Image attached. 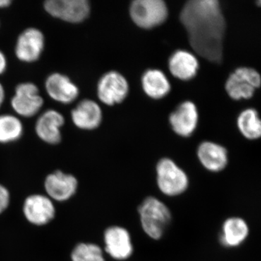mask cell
I'll return each instance as SVG.
<instances>
[{
  "instance_id": "obj_26",
  "label": "cell",
  "mask_w": 261,
  "mask_h": 261,
  "mask_svg": "<svg viewBox=\"0 0 261 261\" xmlns=\"http://www.w3.org/2000/svg\"><path fill=\"white\" fill-rule=\"evenodd\" d=\"M5 99V89L3 88V85L0 84V107L4 102Z\"/></svg>"
},
{
  "instance_id": "obj_22",
  "label": "cell",
  "mask_w": 261,
  "mask_h": 261,
  "mask_svg": "<svg viewBox=\"0 0 261 261\" xmlns=\"http://www.w3.org/2000/svg\"><path fill=\"white\" fill-rule=\"evenodd\" d=\"M23 126L17 117L0 116V143H9L19 140L23 135Z\"/></svg>"
},
{
  "instance_id": "obj_11",
  "label": "cell",
  "mask_w": 261,
  "mask_h": 261,
  "mask_svg": "<svg viewBox=\"0 0 261 261\" xmlns=\"http://www.w3.org/2000/svg\"><path fill=\"white\" fill-rule=\"evenodd\" d=\"M106 252L115 260H125L132 256L134 247L129 232L121 226H111L104 233Z\"/></svg>"
},
{
  "instance_id": "obj_4",
  "label": "cell",
  "mask_w": 261,
  "mask_h": 261,
  "mask_svg": "<svg viewBox=\"0 0 261 261\" xmlns=\"http://www.w3.org/2000/svg\"><path fill=\"white\" fill-rule=\"evenodd\" d=\"M168 8L162 0H137L130 6V15L136 25L142 29L158 27L168 18Z\"/></svg>"
},
{
  "instance_id": "obj_8",
  "label": "cell",
  "mask_w": 261,
  "mask_h": 261,
  "mask_svg": "<svg viewBox=\"0 0 261 261\" xmlns=\"http://www.w3.org/2000/svg\"><path fill=\"white\" fill-rule=\"evenodd\" d=\"M43 104L44 100L39 94V89L31 82L18 84L11 99L12 108L15 112L27 118L35 116Z\"/></svg>"
},
{
  "instance_id": "obj_14",
  "label": "cell",
  "mask_w": 261,
  "mask_h": 261,
  "mask_svg": "<svg viewBox=\"0 0 261 261\" xmlns=\"http://www.w3.org/2000/svg\"><path fill=\"white\" fill-rule=\"evenodd\" d=\"M173 130L181 137L192 135L198 123V112L193 102L187 101L181 103L169 118Z\"/></svg>"
},
{
  "instance_id": "obj_3",
  "label": "cell",
  "mask_w": 261,
  "mask_h": 261,
  "mask_svg": "<svg viewBox=\"0 0 261 261\" xmlns=\"http://www.w3.org/2000/svg\"><path fill=\"white\" fill-rule=\"evenodd\" d=\"M156 171L158 186L164 195L173 197L186 191L189 185L187 175L172 160L161 159Z\"/></svg>"
},
{
  "instance_id": "obj_17",
  "label": "cell",
  "mask_w": 261,
  "mask_h": 261,
  "mask_svg": "<svg viewBox=\"0 0 261 261\" xmlns=\"http://www.w3.org/2000/svg\"><path fill=\"white\" fill-rule=\"evenodd\" d=\"M197 155L202 166L212 172H219L227 166V150L214 142H202L197 149Z\"/></svg>"
},
{
  "instance_id": "obj_13",
  "label": "cell",
  "mask_w": 261,
  "mask_h": 261,
  "mask_svg": "<svg viewBox=\"0 0 261 261\" xmlns=\"http://www.w3.org/2000/svg\"><path fill=\"white\" fill-rule=\"evenodd\" d=\"M65 123L64 117L55 110H48L38 118L35 130L46 143L56 145L61 140V128Z\"/></svg>"
},
{
  "instance_id": "obj_18",
  "label": "cell",
  "mask_w": 261,
  "mask_h": 261,
  "mask_svg": "<svg viewBox=\"0 0 261 261\" xmlns=\"http://www.w3.org/2000/svg\"><path fill=\"white\" fill-rule=\"evenodd\" d=\"M170 71L178 80H192L197 74L199 63L196 57L185 50L175 51L168 62Z\"/></svg>"
},
{
  "instance_id": "obj_20",
  "label": "cell",
  "mask_w": 261,
  "mask_h": 261,
  "mask_svg": "<svg viewBox=\"0 0 261 261\" xmlns=\"http://www.w3.org/2000/svg\"><path fill=\"white\" fill-rule=\"evenodd\" d=\"M142 88L147 95L161 99L169 93L171 85L167 77L160 70H148L142 79Z\"/></svg>"
},
{
  "instance_id": "obj_12",
  "label": "cell",
  "mask_w": 261,
  "mask_h": 261,
  "mask_svg": "<svg viewBox=\"0 0 261 261\" xmlns=\"http://www.w3.org/2000/svg\"><path fill=\"white\" fill-rule=\"evenodd\" d=\"M78 181L73 175L57 171L48 175L44 188L50 199L63 202L71 198L76 192Z\"/></svg>"
},
{
  "instance_id": "obj_6",
  "label": "cell",
  "mask_w": 261,
  "mask_h": 261,
  "mask_svg": "<svg viewBox=\"0 0 261 261\" xmlns=\"http://www.w3.org/2000/svg\"><path fill=\"white\" fill-rule=\"evenodd\" d=\"M44 7L51 16L72 23L84 21L90 13L87 0H48Z\"/></svg>"
},
{
  "instance_id": "obj_9",
  "label": "cell",
  "mask_w": 261,
  "mask_h": 261,
  "mask_svg": "<svg viewBox=\"0 0 261 261\" xmlns=\"http://www.w3.org/2000/svg\"><path fill=\"white\" fill-rule=\"evenodd\" d=\"M23 214L31 224L44 226L54 219L56 208L47 196L33 195L29 196L24 202Z\"/></svg>"
},
{
  "instance_id": "obj_16",
  "label": "cell",
  "mask_w": 261,
  "mask_h": 261,
  "mask_svg": "<svg viewBox=\"0 0 261 261\" xmlns=\"http://www.w3.org/2000/svg\"><path fill=\"white\" fill-rule=\"evenodd\" d=\"M102 110L97 102L84 99L72 111L71 118L75 126L84 130H93L102 121Z\"/></svg>"
},
{
  "instance_id": "obj_21",
  "label": "cell",
  "mask_w": 261,
  "mask_h": 261,
  "mask_svg": "<svg viewBox=\"0 0 261 261\" xmlns=\"http://www.w3.org/2000/svg\"><path fill=\"white\" fill-rule=\"evenodd\" d=\"M238 126L242 135L248 140H257L261 136V121L255 110L247 109L240 113Z\"/></svg>"
},
{
  "instance_id": "obj_24",
  "label": "cell",
  "mask_w": 261,
  "mask_h": 261,
  "mask_svg": "<svg viewBox=\"0 0 261 261\" xmlns=\"http://www.w3.org/2000/svg\"><path fill=\"white\" fill-rule=\"evenodd\" d=\"M10 200V192L8 189L0 185V214H3L8 208Z\"/></svg>"
},
{
  "instance_id": "obj_27",
  "label": "cell",
  "mask_w": 261,
  "mask_h": 261,
  "mask_svg": "<svg viewBox=\"0 0 261 261\" xmlns=\"http://www.w3.org/2000/svg\"><path fill=\"white\" fill-rule=\"evenodd\" d=\"M12 2L10 0H0V8H5L10 6Z\"/></svg>"
},
{
  "instance_id": "obj_2",
  "label": "cell",
  "mask_w": 261,
  "mask_h": 261,
  "mask_svg": "<svg viewBox=\"0 0 261 261\" xmlns=\"http://www.w3.org/2000/svg\"><path fill=\"white\" fill-rule=\"evenodd\" d=\"M139 213L146 234L153 240L162 238L171 221V212L167 206L155 197H148L141 204Z\"/></svg>"
},
{
  "instance_id": "obj_10",
  "label": "cell",
  "mask_w": 261,
  "mask_h": 261,
  "mask_svg": "<svg viewBox=\"0 0 261 261\" xmlns=\"http://www.w3.org/2000/svg\"><path fill=\"white\" fill-rule=\"evenodd\" d=\"M44 47V37L39 29L29 28L18 38L15 55L20 61L33 63L40 58Z\"/></svg>"
},
{
  "instance_id": "obj_15",
  "label": "cell",
  "mask_w": 261,
  "mask_h": 261,
  "mask_svg": "<svg viewBox=\"0 0 261 261\" xmlns=\"http://www.w3.org/2000/svg\"><path fill=\"white\" fill-rule=\"evenodd\" d=\"M45 89L51 99L63 104L73 102L80 94L78 87L68 76L59 73L48 76Z\"/></svg>"
},
{
  "instance_id": "obj_25",
  "label": "cell",
  "mask_w": 261,
  "mask_h": 261,
  "mask_svg": "<svg viewBox=\"0 0 261 261\" xmlns=\"http://www.w3.org/2000/svg\"><path fill=\"white\" fill-rule=\"evenodd\" d=\"M7 59L6 57L3 54V51H0V75L3 74L6 70Z\"/></svg>"
},
{
  "instance_id": "obj_19",
  "label": "cell",
  "mask_w": 261,
  "mask_h": 261,
  "mask_svg": "<svg viewBox=\"0 0 261 261\" xmlns=\"http://www.w3.org/2000/svg\"><path fill=\"white\" fill-rule=\"evenodd\" d=\"M248 234L249 228L245 220L231 217L226 219L223 224L220 241L225 247H236L245 242Z\"/></svg>"
},
{
  "instance_id": "obj_23",
  "label": "cell",
  "mask_w": 261,
  "mask_h": 261,
  "mask_svg": "<svg viewBox=\"0 0 261 261\" xmlns=\"http://www.w3.org/2000/svg\"><path fill=\"white\" fill-rule=\"evenodd\" d=\"M72 261H106L102 249L95 244L80 243L73 249Z\"/></svg>"
},
{
  "instance_id": "obj_5",
  "label": "cell",
  "mask_w": 261,
  "mask_h": 261,
  "mask_svg": "<svg viewBox=\"0 0 261 261\" xmlns=\"http://www.w3.org/2000/svg\"><path fill=\"white\" fill-rule=\"evenodd\" d=\"M260 75L253 68H239L228 77L226 90L235 100L250 99L260 86Z\"/></svg>"
},
{
  "instance_id": "obj_1",
  "label": "cell",
  "mask_w": 261,
  "mask_h": 261,
  "mask_svg": "<svg viewBox=\"0 0 261 261\" xmlns=\"http://www.w3.org/2000/svg\"><path fill=\"white\" fill-rule=\"evenodd\" d=\"M192 49L207 61L220 63L224 53L226 21L217 0L187 2L180 14Z\"/></svg>"
},
{
  "instance_id": "obj_7",
  "label": "cell",
  "mask_w": 261,
  "mask_h": 261,
  "mask_svg": "<svg viewBox=\"0 0 261 261\" xmlns=\"http://www.w3.org/2000/svg\"><path fill=\"white\" fill-rule=\"evenodd\" d=\"M128 93V84L121 73L110 71L103 75L97 85L99 100L107 106L123 102Z\"/></svg>"
}]
</instances>
